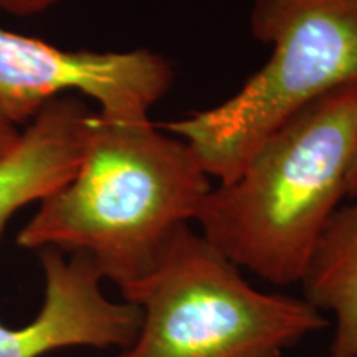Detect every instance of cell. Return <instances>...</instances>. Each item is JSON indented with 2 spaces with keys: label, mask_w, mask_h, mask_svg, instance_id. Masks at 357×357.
Masks as SVG:
<instances>
[{
  "label": "cell",
  "mask_w": 357,
  "mask_h": 357,
  "mask_svg": "<svg viewBox=\"0 0 357 357\" xmlns=\"http://www.w3.org/2000/svg\"><path fill=\"white\" fill-rule=\"evenodd\" d=\"M357 146V84L329 93L275 129L238 176L208 192L195 223L240 270L301 284L346 197Z\"/></svg>",
  "instance_id": "cell-2"
},
{
  "label": "cell",
  "mask_w": 357,
  "mask_h": 357,
  "mask_svg": "<svg viewBox=\"0 0 357 357\" xmlns=\"http://www.w3.org/2000/svg\"><path fill=\"white\" fill-rule=\"evenodd\" d=\"M329 222L310 270L303 298L331 321L329 357H357V197Z\"/></svg>",
  "instance_id": "cell-8"
},
{
  "label": "cell",
  "mask_w": 357,
  "mask_h": 357,
  "mask_svg": "<svg viewBox=\"0 0 357 357\" xmlns=\"http://www.w3.org/2000/svg\"><path fill=\"white\" fill-rule=\"evenodd\" d=\"M45 298L30 324H0V357H42L65 347L126 349L139 331L141 307L113 301L91 258L56 248L40 250Z\"/></svg>",
  "instance_id": "cell-6"
},
{
  "label": "cell",
  "mask_w": 357,
  "mask_h": 357,
  "mask_svg": "<svg viewBox=\"0 0 357 357\" xmlns=\"http://www.w3.org/2000/svg\"><path fill=\"white\" fill-rule=\"evenodd\" d=\"M172 82L171 63L144 48L70 52L0 26V159L58 96L82 93L98 102V114L106 121L146 123Z\"/></svg>",
  "instance_id": "cell-5"
},
{
  "label": "cell",
  "mask_w": 357,
  "mask_h": 357,
  "mask_svg": "<svg viewBox=\"0 0 357 357\" xmlns=\"http://www.w3.org/2000/svg\"><path fill=\"white\" fill-rule=\"evenodd\" d=\"M139 331L118 357H283L331 326L310 301L253 287L199 230L182 227L128 300Z\"/></svg>",
  "instance_id": "cell-4"
},
{
  "label": "cell",
  "mask_w": 357,
  "mask_h": 357,
  "mask_svg": "<svg viewBox=\"0 0 357 357\" xmlns=\"http://www.w3.org/2000/svg\"><path fill=\"white\" fill-rule=\"evenodd\" d=\"M346 197H357V146L346 177Z\"/></svg>",
  "instance_id": "cell-10"
},
{
  "label": "cell",
  "mask_w": 357,
  "mask_h": 357,
  "mask_svg": "<svg viewBox=\"0 0 357 357\" xmlns=\"http://www.w3.org/2000/svg\"><path fill=\"white\" fill-rule=\"evenodd\" d=\"M250 25L273 47L266 63L229 100L164 124L218 184L294 114L357 84V0H255Z\"/></svg>",
  "instance_id": "cell-3"
},
{
  "label": "cell",
  "mask_w": 357,
  "mask_h": 357,
  "mask_svg": "<svg viewBox=\"0 0 357 357\" xmlns=\"http://www.w3.org/2000/svg\"><path fill=\"white\" fill-rule=\"evenodd\" d=\"M211 190L185 141L151 121L111 123L96 111L78 172L40 202L17 243L84 253L128 301Z\"/></svg>",
  "instance_id": "cell-1"
},
{
  "label": "cell",
  "mask_w": 357,
  "mask_h": 357,
  "mask_svg": "<svg viewBox=\"0 0 357 357\" xmlns=\"http://www.w3.org/2000/svg\"><path fill=\"white\" fill-rule=\"evenodd\" d=\"M93 111L78 96H58L0 159V236L13 213L68 184L84 155Z\"/></svg>",
  "instance_id": "cell-7"
},
{
  "label": "cell",
  "mask_w": 357,
  "mask_h": 357,
  "mask_svg": "<svg viewBox=\"0 0 357 357\" xmlns=\"http://www.w3.org/2000/svg\"><path fill=\"white\" fill-rule=\"evenodd\" d=\"M60 0H0V10L13 15H33V13L47 10Z\"/></svg>",
  "instance_id": "cell-9"
}]
</instances>
